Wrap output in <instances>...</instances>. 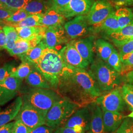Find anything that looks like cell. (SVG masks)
Wrapping results in <instances>:
<instances>
[{
	"label": "cell",
	"mask_w": 133,
	"mask_h": 133,
	"mask_svg": "<svg viewBox=\"0 0 133 133\" xmlns=\"http://www.w3.org/2000/svg\"><path fill=\"white\" fill-rule=\"evenodd\" d=\"M89 107L90 123L88 133H108L105 132L103 119L102 109L100 105L94 103Z\"/></svg>",
	"instance_id": "9a60e30c"
},
{
	"label": "cell",
	"mask_w": 133,
	"mask_h": 133,
	"mask_svg": "<svg viewBox=\"0 0 133 133\" xmlns=\"http://www.w3.org/2000/svg\"><path fill=\"white\" fill-rule=\"evenodd\" d=\"M126 117H130V118H133V110H132V111L131 112V113L128 115L127 116H126Z\"/></svg>",
	"instance_id": "816d5d0a"
},
{
	"label": "cell",
	"mask_w": 133,
	"mask_h": 133,
	"mask_svg": "<svg viewBox=\"0 0 133 133\" xmlns=\"http://www.w3.org/2000/svg\"><path fill=\"white\" fill-rule=\"evenodd\" d=\"M29 15V14L24 9H21L14 11L13 14L4 21L9 23H18L23 20Z\"/></svg>",
	"instance_id": "d590c367"
},
{
	"label": "cell",
	"mask_w": 133,
	"mask_h": 133,
	"mask_svg": "<svg viewBox=\"0 0 133 133\" xmlns=\"http://www.w3.org/2000/svg\"><path fill=\"white\" fill-rule=\"evenodd\" d=\"M55 129L50 127L45 124L38 126L31 131L30 133H54Z\"/></svg>",
	"instance_id": "60d3db41"
},
{
	"label": "cell",
	"mask_w": 133,
	"mask_h": 133,
	"mask_svg": "<svg viewBox=\"0 0 133 133\" xmlns=\"http://www.w3.org/2000/svg\"><path fill=\"white\" fill-rule=\"evenodd\" d=\"M89 71L102 92L113 90L120 83L119 72L99 58L91 63Z\"/></svg>",
	"instance_id": "3957f363"
},
{
	"label": "cell",
	"mask_w": 133,
	"mask_h": 133,
	"mask_svg": "<svg viewBox=\"0 0 133 133\" xmlns=\"http://www.w3.org/2000/svg\"><path fill=\"white\" fill-rule=\"evenodd\" d=\"M92 28L93 33L102 32L108 36L112 33L119 31V24L115 14V11L101 22L92 26Z\"/></svg>",
	"instance_id": "e0dca14e"
},
{
	"label": "cell",
	"mask_w": 133,
	"mask_h": 133,
	"mask_svg": "<svg viewBox=\"0 0 133 133\" xmlns=\"http://www.w3.org/2000/svg\"><path fill=\"white\" fill-rule=\"evenodd\" d=\"M114 43L119 49V54L122 63L133 52V38L123 42Z\"/></svg>",
	"instance_id": "f546056e"
},
{
	"label": "cell",
	"mask_w": 133,
	"mask_h": 133,
	"mask_svg": "<svg viewBox=\"0 0 133 133\" xmlns=\"http://www.w3.org/2000/svg\"><path fill=\"white\" fill-rule=\"evenodd\" d=\"M3 29L6 36V44L5 49L9 52L13 48L16 42L19 38L18 34L16 28L12 26L5 25Z\"/></svg>",
	"instance_id": "83f0119b"
},
{
	"label": "cell",
	"mask_w": 133,
	"mask_h": 133,
	"mask_svg": "<svg viewBox=\"0 0 133 133\" xmlns=\"http://www.w3.org/2000/svg\"><path fill=\"white\" fill-rule=\"evenodd\" d=\"M17 91H11L0 86V105L6 104L17 95Z\"/></svg>",
	"instance_id": "e575fe53"
},
{
	"label": "cell",
	"mask_w": 133,
	"mask_h": 133,
	"mask_svg": "<svg viewBox=\"0 0 133 133\" xmlns=\"http://www.w3.org/2000/svg\"><path fill=\"white\" fill-rule=\"evenodd\" d=\"M102 109L111 111L122 112L126 107L121 95L120 87H116L104 95H101L95 101Z\"/></svg>",
	"instance_id": "52a82bcc"
},
{
	"label": "cell",
	"mask_w": 133,
	"mask_h": 133,
	"mask_svg": "<svg viewBox=\"0 0 133 133\" xmlns=\"http://www.w3.org/2000/svg\"><path fill=\"white\" fill-rule=\"evenodd\" d=\"M114 11L109 0H96L86 15L88 24L90 26L99 23Z\"/></svg>",
	"instance_id": "ba28073f"
},
{
	"label": "cell",
	"mask_w": 133,
	"mask_h": 133,
	"mask_svg": "<svg viewBox=\"0 0 133 133\" xmlns=\"http://www.w3.org/2000/svg\"><path fill=\"white\" fill-rule=\"evenodd\" d=\"M61 98L50 89L35 88L29 91L23 99L46 116L53 105Z\"/></svg>",
	"instance_id": "5b68a950"
},
{
	"label": "cell",
	"mask_w": 133,
	"mask_h": 133,
	"mask_svg": "<svg viewBox=\"0 0 133 133\" xmlns=\"http://www.w3.org/2000/svg\"><path fill=\"white\" fill-rule=\"evenodd\" d=\"M0 50H1V49H0Z\"/></svg>",
	"instance_id": "11a10c76"
},
{
	"label": "cell",
	"mask_w": 133,
	"mask_h": 133,
	"mask_svg": "<svg viewBox=\"0 0 133 133\" xmlns=\"http://www.w3.org/2000/svg\"><path fill=\"white\" fill-rule=\"evenodd\" d=\"M14 124V121L0 126V133H12Z\"/></svg>",
	"instance_id": "bcb514c9"
},
{
	"label": "cell",
	"mask_w": 133,
	"mask_h": 133,
	"mask_svg": "<svg viewBox=\"0 0 133 133\" xmlns=\"http://www.w3.org/2000/svg\"><path fill=\"white\" fill-rule=\"evenodd\" d=\"M43 38V37H38L31 40L18 38L15 43L13 48L8 52L11 56H19L23 54L36 46L42 41Z\"/></svg>",
	"instance_id": "ffe728a7"
},
{
	"label": "cell",
	"mask_w": 133,
	"mask_h": 133,
	"mask_svg": "<svg viewBox=\"0 0 133 133\" xmlns=\"http://www.w3.org/2000/svg\"><path fill=\"white\" fill-rule=\"evenodd\" d=\"M19 39L31 40L38 37H43L47 27L34 26L30 27H15Z\"/></svg>",
	"instance_id": "44dd1931"
},
{
	"label": "cell",
	"mask_w": 133,
	"mask_h": 133,
	"mask_svg": "<svg viewBox=\"0 0 133 133\" xmlns=\"http://www.w3.org/2000/svg\"><path fill=\"white\" fill-rule=\"evenodd\" d=\"M21 85V79L14 76H8L4 81H0V86L11 91H17L20 89Z\"/></svg>",
	"instance_id": "1f68e13d"
},
{
	"label": "cell",
	"mask_w": 133,
	"mask_h": 133,
	"mask_svg": "<svg viewBox=\"0 0 133 133\" xmlns=\"http://www.w3.org/2000/svg\"><path fill=\"white\" fill-rule=\"evenodd\" d=\"M90 120V109L87 107H84L77 109L63 126L72 128L76 126H79L83 128L86 132L89 129Z\"/></svg>",
	"instance_id": "4fadbf2b"
},
{
	"label": "cell",
	"mask_w": 133,
	"mask_h": 133,
	"mask_svg": "<svg viewBox=\"0 0 133 133\" xmlns=\"http://www.w3.org/2000/svg\"><path fill=\"white\" fill-rule=\"evenodd\" d=\"M48 81L51 87L57 89L66 66L61 51L46 48L43 55L33 64Z\"/></svg>",
	"instance_id": "7a4b0ae2"
},
{
	"label": "cell",
	"mask_w": 133,
	"mask_h": 133,
	"mask_svg": "<svg viewBox=\"0 0 133 133\" xmlns=\"http://www.w3.org/2000/svg\"><path fill=\"white\" fill-rule=\"evenodd\" d=\"M81 106L64 98L55 102L45 117V125L53 128L63 126Z\"/></svg>",
	"instance_id": "277c9868"
},
{
	"label": "cell",
	"mask_w": 133,
	"mask_h": 133,
	"mask_svg": "<svg viewBox=\"0 0 133 133\" xmlns=\"http://www.w3.org/2000/svg\"><path fill=\"white\" fill-rule=\"evenodd\" d=\"M60 51L64 62L67 66L86 70L90 64L81 57L72 41L66 43Z\"/></svg>",
	"instance_id": "7c38bea8"
},
{
	"label": "cell",
	"mask_w": 133,
	"mask_h": 133,
	"mask_svg": "<svg viewBox=\"0 0 133 133\" xmlns=\"http://www.w3.org/2000/svg\"><path fill=\"white\" fill-rule=\"evenodd\" d=\"M66 33L63 25L47 27L42 41L46 48L55 49L58 46L68 42Z\"/></svg>",
	"instance_id": "8fae6325"
},
{
	"label": "cell",
	"mask_w": 133,
	"mask_h": 133,
	"mask_svg": "<svg viewBox=\"0 0 133 133\" xmlns=\"http://www.w3.org/2000/svg\"><path fill=\"white\" fill-rule=\"evenodd\" d=\"M0 8H5V9H9L8 8V6L6 5H5V4H4L3 3H2L1 1H0Z\"/></svg>",
	"instance_id": "f907efd6"
},
{
	"label": "cell",
	"mask_w": 133,
	"mask_h": 133,
	"mask_svg": "<svg viewBox=\"0 0 133 133\" xmlns=\"http://www.w3.org/2000/svg\"><path fill=\"white\" fill-rule=\"evenodd\" d=\"M111 2L116 7L129 5L133 4V0H111Z\"/></svg>",
	"instance_id": "7dc6e473"
},
{
	"label": "cell",
	"mask_w": 133,
	"mask_h": 133,
	"mask_svg": "<svg viewBox=\"0 0 133 133\" xmlns=\"http://www.w3.org/2000/svg\"><path fill=\"white\" fill-rule=\"evenodd\" d=\"M54 133H85V132H78L72 128L63 126L56 129Z\"/></svg>",
	"instance_id": "f6af8a7d"
},
{
	"label": "cell",
	"mask_w": 133,
	"mask_h": 133,
	"mask_svg": "<svg viewBox=\"0 0 133 133\" xmlns=\"http://www.w3.org/2000/svg\"><path fill=\"white\" fill-rule=\"evenodd\" d=\"M23 104L22 98L18 96L5 110L0 112V126L10 123L15 119Z\"/></svg>",
	"instance_id": "ac0fdd59"
},
{
	"label": "cell",
	"mask_w": 133,
	"mask_h": 133,
	"mask_svg": "<svg viewBox=\"0 0 133 133\" xmlns=\"http://www.w3.org/2000/svg\"><path fill=\"white\" fill-rule=\"evenodd\" d=\"M2 3L5 4V5H6V1L7 0H0Z\"/></svg>",
	"instance_id": "f5cc1de1"
},
{
	"label": "cell",
	"mask_w": 133,
	"mask_h": 133,
	"mask_svg": "<svg viewBox=\"0 0 133 133\" xmlns=\"http://www.w3.org/2000/svg\"><path fill=\"white\" fill-rule=\"evenodd\" d=\"M125 81L127 84L133 87V70L126 73Z\"/></svg>",
	"instance_id": "681fc988"
},
{
	"label": "cell",
	"mask_w": 133,
	"mask_h": 133,
	"mask_svg": "<svg viewBox=\"0 0 133 133\" xmlns=\"http://www.w3.org/2000/svg\"><path fill=\"white\" fill-rule=\"evenodd\" d=\"M57 89L64 98L81 107L95 102L102 93L89 70L67 65Z\"/></svg>",
	"instance_id": "6da1fadb"
},
{
	"label": "cell",
	"mask_w": 133,
	"mask_h": 133,
	"mask_svg": "<svg viewBox=\"0 0 133 133\" xmlns=\"http://www.w3.org/2000/svg\"><path fill=\"white\" fill-rule=\"evenodd\" d=\"M64 28L68 37L71 39L84 37L89 32L93 33L92 26L88 24L86 15L76 16L65 23Z\"/></svg>",
	"instance_id": "9c48e42d"
},
{
	"label": "cell",
	"mask_w": 133,
	"mask_h": 133,
	"mask_svg": "<svg viewBox=\"0 0 133 133\" xmlns=\"http://www.w3.org/2000/svg\"><path fill=\"white\" fill-rule=\"evenodd\" d=\"M107 62L116 71L121 72L122 71V64L118 51L114 48Z\"/></svg>",
	"instance_id": "836d02e7"
},
{
	"label": "cell",
	"mask_w": 133,
	"mask_h": 133,
	"mask_svg": "<svg viewBox=\"0 0 133 133\" xmlns=\"http://www.w3.org/2000/svg\"><path fill=\"white\" fill-rule=\"evenodd\" d=\"M71 0H51V6L55 9H58L67 5Z\"/></svg>",
	"instance_id": "b9f144b4"
},
{
	"label": "cell",
	"mask_w": 133,
	"mask_h": 133,
	"mask_svg": "<svg viewBox=\"0 0 133 133\" xmlns=\"http://www.w3.org/2000/svg\"><path fill=\"white\" fill-rule=\"evenodd\" d=\"M65 18L58 10L50 7L42 14L40 23L42 26L46 27L63 25L65 24Z\"/></svg>",
	"instance_id": "d6986e66"
},
{
	"label": "cell",
	"mask_w": 133,
	"mask_h": 133,
	"mask_svg": "<svg viewBox=\"0 0 133 133\" xmlns=\"http://www.w3.org/2000/svg\"><path fill=\"white\" fill-rule=\"evenodd\" d=\"M0 112H1V108H0Z\"/></svg>",
	"instance_id": "db71d44e"
},
{
	"label": "cell",
	"mask_w": 133,
	"mask_h": 133,
	"mask_svg": "<svg viewBox=\"0 0 133 133\" xmlns=\"http://www.w3.org/2000/svg\"><path fill=\"white\" fill-rule=\"evenodd\" d=\"M6 44V36L3 29L0 28V49H5Z\"/></svg>",
	"instance_id": "c3c4849f"
},
{
	"label": "cell",
	"mask_w": 133,
	"mask_h": 133,
	"mask_svg": "<svg viewBox=\"0 0 133 133\" xmlns=\"http://www.w3.org/2000/svg\"><path fill=\"white\" fill-rule=\"evenodd\" d=\"M32 0H7L6 5L13 11L23 9L24 7Z\"/></svg>",
	"instance_id": "74e56055"
},
{
	"label": "cell",
	"mask_w": 133,
	"mask_h": 133,
	"mask_svg": "<svg viewBox=\"0 0 133 133\" xmlns=\"http://www.w3.org/2000/svg\"><path fill=\"white\" fill-rule=\"evenodd\" d=\"M15 68L11 64L6 63L3 66L0 67V81H4L6 77L10 76Z\"/></svg>",
	"instance_id": "ab89813d"
},
{
	"label": "cell",
	"mask_w": 133,
	"mask_h": 133,
	"mask_svg": "<svg viewBox=\"0 0 133 133\" xmlns=\"http://www.w3.org/2000/svg\"><path fill=\"white\" fill-rule=\"evenodd\" d=\"M94 45L98 58L107 62L114 49V46L102 38H98L95 41Z\"/></svg>",
	"instance_id": "cb8c5ba5"
},
{
	"label": "cell",
	"mask_w": 133,
	"mask_h": 133,
	"mask_svg": "<svg viewBox=\"0 0 133 133\" xmlns=\"http://www.w3.org/2000/svg\"><path fill=\"white\" fill-rule=\"evenodd\" d=\"M120 92L126 104L130 110H133V87L125 84L120 87Z\"/></svg>",
	"instance_id": "d6a6232c"
},
{
	"label": "cell",
	"mask_w": 133,
	"mask_h": 133,
	"mask_svg": "<svg viewBox=\"0 0 133 133\" xmlns=\"http://www.w3.org/2000/svg\"><path fill=\"white\" fill-rule=\"evenodd\" d=\"M46 48V47L42 41L36 46L30 49L26 52L18 56H19L22 62L33 64L42 56L43 52Z\"/></svg>",
	"instance_id": "603a6c76"
},
{
	"label": "cell",
	"mask_w": 133,
	"mask_h": 133,
	"mask_svg": "<svg viewBox=\"0 0 133 133\" xmlns=\"http://www.w3.org/2000/svg\"><path fill=\"white\" fill-rule=\"evenodd\" d=\"M43 0H32L24 7L29 15L43 14L49 8Z\"/></svg>",
	"instance_id": "4316f807"
},
{
	"label": "cell",
	"mask_w": 133,
	"mask_h": 133,
	"mask_svg": "<svg viewBox=\"0 0 133 133\" xmlns=\"http://www.w3.org/2000/svg\"><path fill=\"white\" fill-rule=\"evenodd\" d=\"M114 133H133V119L126 117Z\"/></svg>",
	"instance_id": "8d00e7d4"
},
{
	"label": "cell",
	"mask_w": 133,
	"mask_h": 133,
	"mask_svg": "<svg viewBox=\"0 0 133 133\" xmlns=\"http://www.w3.org/2000/svg\"><path fill=\"white\" fill-rule=\"evenodd\" d=\"M109 36L114 43L123 42L133 38V21L119 31L110 34Z\"/></svg>",
	"instance_id": "d4e9b609"
},
{
	"label": "cell",
	"mask_w": 133,
	"mask_h": 133,
	"mask_svg": "<svg viewBox=\"0 0 133 133\" xmlns=\"http://www.w3.org/2000/svg\"><path fill=\"white\" fill-rule=\"evenodd\" d=\"M33 66L32 64L22 62L19 66L14 69L10 76H14L21 79L26 78L32 71Z\"/></svg>",
	"instance_id": "4dcf8cb0"
},
{
	"label": "cell",
	"mask_w": 133,
	"mask_h": 133,
	"mask_svg": "<svg viewBox=\"0 0 133 133\" xmlns=\"http://www.w3.org/2000/svg\"><path fill=\"white\" fill-rule=\"evenodd\" d=\"M94 38V37H90L72 41L74 45L76 48L81 57L90 64L94 61V44L93 42Z\"/></svg>",
	"instance_id": "5bb4252c"
},
{
	"label": "cell",
	"mask_w": 133,
	"mask_h": 133,
	"mask_svg": "<svg viewBox=\"0 0 133 133\" xmlns=\"http://www.w3.org/2000/svg\"><path fill=\"white\" fill-rule=\"evenodd\" d=\"M122 64V71L123 70H127V69L133 68V52L130 54L128 58Z\"/></svg>",
	"instance_id": "ee69618b"
},
{
	"label": "cell",
	"mask_w": 133,
	"mask_h": 133,
	"mask_svg": "<svg viewBox=\"0 0 133 133\" xmlns=\"http://www.w3.org/2000/svg\"><path fill=\"white\" fill-rule=\"evenodd\" d=\"M102 109L105 132L110 133L115 131L119 128L126 116L119 112L111 111L103 109Z\"/></svg>",
	"instance_id": "2e32d148"
},
{
	"label": "cell",
	"mask_w": 133,
	"mask_h": 133,
	"mask_svg": "<svg viewBox=\"0 0 133 133\" xmlns=\"http://www.w3.org/2000/svg\"><path fill=\"white\" fill-rule=\"evenodd\" d=\"M31 131L28 127L20 120H15L12 133H30Z\"/></svg>",
	"instance_id": "f35d334b"
},
{
	"label": "cell",
	"mask_w": 133,
	"mask_h": 133,
	"mask_svg": "<svg viewBox=\"0 0 133 133\" xmlns=\"http://www.w3.org/2000/svg\"><path fill=\"white\" fill-rule=\"evenodd\" d=\"M120 29L124 27L133 21L132 10L128 8H120L115 11Z\"/></svg>",
	"instance_id": "484cf974"
},
{
	"label": "cell",
	"mask_w": 133,
	"mask_h": 133,
	"mask_svg": "<svg viewBox=\"0 0 133 133\" xmlns=\"http://www.w3.org/2000/svg\"><path fill=\"white\" fill-rule=\"evenodd\" d=\"M42 16V14L30 15L21 22L18 23H10L7 25L12 26L14 27H30L34 26H42L40 23Z\"/></svg>",
	"instance_id": "f1b7e54d"
},
{
	"label": "cell",
	"mask_w": 133,
	"mask_h": 133,
	"mask_svg": "<svg viewBox=\"0 0 133 133\" xmlns=\"http://www.w3.org/2000/svg\"><path fill=\"white\" fill-rule=\"evenodd\" d=\"M14 12V11L10 9L0 8V21L5 20L10 17Z\"/></svg>",
	"instance_id": "7bdbcfd3"
},
{
	"label": "cell",
	"mask_w": 133,
	"mask_h": 133,
	"mask_svg": "<svg viewBox=\"0 0 133 133\" xmlns=\"http://www.w3.org/2000/svg\"><path fill=\"white\" fill-rule=\"evenodd\" d=\"M95 1V0H71L65 6L56 10L65 18L85 15L88 13Z\"/></svg>",
	"instance_id": "30bf717a"
},
{
	"label": "cell",
	"mask_w": 133,
	"mask_h": 133,
	"mask_svg": "<svg viewBox=\"0 0 133 133\" xmlns=\"http://www.w3.org/2000/svg\"><path fill=\"white\" fill-rule=\"evenodd\" d=\"M25 79L27 84L35 88L50 89L51 87L43 75L34 66Z\"/></svg>",
	"instance_id": "7402d4cb"
},
{
	"label": "cell",
	"mask_w": 133,
	"mask_h": 133,
	"mask_svg": "<svg viewBox=\"0 0 133 133\" xmlns=\"http://www.w3.org/2000/svg\"><path fill=\"white\" fill-rule=\"evenodd\" d=\"M46 116L26 101L14 120H20L31 130L45 124Z\"/></svg>",
	"instance_id": "8992f818"
}]
</instances>
